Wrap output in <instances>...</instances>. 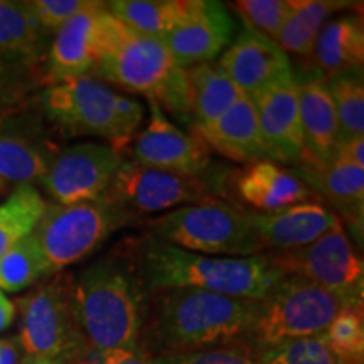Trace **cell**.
<instances>
[{"instance_id": "cell-1", "label": "cell", "mask_w": 364, "mask_h": 364, "mask_svg": "<svg viewBox=\"0 0 364 364\" xmlns=\"http://www.w3.org/2000/svg\"><path fill=\"white\" fill-rule=\"evenodd\" d=\"M258 311V300L204 290L169 289L150 292L140 346L150 356H162L250 344Z\"/></svg>"}, {"instance_id": "cell-2", "label": "cell", "mask_w": 364, "mask_h": 364, "mask_svg": "<svg viewBox=\"0 0 364 364\" xmlns=\"http://www.w3.org/2000/svg\"><path fill=\"white\" fill-rule=\"evenodd\" d=\"M125 248L149 292L196 289L262 302L285 277L268 253L245 258L209 257L186 252L150 235L127 241Z\"/></svg>"}, {"instance_id": "cell-3", "label": "cell", "mask_w": 364, "mask_h": 364, "mask_svg": "<svg viewBox=\"0 0 364 364\" xmlns=\"http://www.w3.org/2000/svg\"><path fill=\"white\" fill-rule=\"evenodd\" d=\"M149 299L147 285L127 248L91 263L75 280L76 317L90 348H139Z\"/></svg>"}, {"instance_id": "cell-4", "label": "cell", "mask_w": 364, "mask_h": 364, "mask_svg": "<svg viewBox=\"0 0 364 364\" xmlns=\"http://www.w3.org/2000/svg\"><path fill=\"white\" fill-rule=\"evenodd\" d=\"M95 78L145 97L182 122L193 120L188 73L162 39L135 33L107 11Z\"/></svg>"}, {"instance_id": "cell-5", "label": "cell", "mask_w": 364, "mask_h": 364, "mask_svg": "<svg viewBox=\"0 0 364 364\" xmlns=\"http://www.w3.org/2000/svg\"><path fill=\"white\" fill-rule=\"evenodd\" d=\"M150 236L186 252L209 257H255L265 253L248 211L223 201L189 204L149 223Z\"/></svg>"}, {"instance_id": "cell-6", "label": "cell", "mask_w": 364, "mask_h": 364, "mask_svg": "<svg viewBox=\"0 0 364 364\" xmlns=\"http://www.w3.org/2000/svg\"><path fill=\"white\" fill-rule=\"evenodd\" d=\"M135 220L102 194L75 204H48L33 235L48 263L49 275H54L83 260L115 231Z\"/></svg>"}, {"instance_id": "cell-7", "label": "cell", "mask_w": 364, "mask_h": 364, "mask_svg": "<svg viewBox=\"0 0 364 364\" xmlns=\"http://www.w3.org/2000/svg\"><path fill=\"white\" fill-rule=\"evenodd\" d=\"M26 356L78 364L91 351L75 309V279L54 273L17 302Z\"/></svg>"}, {"instance_id": "cell-8", "label": "cell", "mask_w": 364, "mask_h": 364, "mask_svg": "<svg viewBox=\"0 0 364 364\" xmlns=\"http://www.w3.org/2000/svg\"><path fill=\"white\" fill-rule=\"evenodd\" d=\"M346 306L302 277L285 275L275 290L260 302L250 344L258 351L284 343L321 338Z\"/></svg>"}, {"instance_id": "cell-9", "label": "cell", "mask_w": 364, "mask_h": 364, "mask_svg": "<svg viewBox=\"0 0 364 364\" xmlns=\"http://www.w3.org/2000/svg\"><path fill=\"white\" fill-rule=\"evenodd\" d=\"M118 100L120 93L86 75L49 85L43 93V107L49 120L65 134L110 140L112 147L122 152L132 136L120 122Z\"/></svg>"}, {"instance_id": "cell-10", "label": "cell", "mask_w": 364, "mask_h": 364, "mask_svg": "<svg viewBox=\"0 0 364 364\" xmlns=\"http://www.w3.org/2000/svg\"><path fill=\"white\" fill-rule=\"evenodd\" d=\"M268 255L285 275L302 277L322 287L346 307H363L364 265L343 225L306 247Z\"/></svg>"}, {"instance_id": "cell-11", "label": "cell", "mask_w": 364, "mask_h": 364, "mask_svg": "<svg viewBox=\"0 0 364 364\" xmlns=\"http://www.w3.org/2000/svg\"><path fill=\"white\" fill-rule=\"evenodd\" d=\"M105 194L132 216L216 201L203 177H189L125 161Z\"/></svg>"}, {"instance_id": "cell-12", "label": "cell", "mask_w": 364, "mask_h": 364, "mask_svg": "<svg viewBox=\"0 0 364 364\" xmlns=\"http://www.w3.org/2000/svg\"><path fill=\"white\" fill-rule=\"evenodd\" d=\"M124 162V154L108 144H76L53 159L39 182L56 204L90 201L105 194Z\"/></svg>"}, {"instance_id": "cell-13", "label": "cell", "mask_w": 364, "mask_h": 364, "mask_svg": "<svg viewBox=\"0 0 364 364\" xmlns=\"http://www.w3.org/2000/svg\"><path fill=\"white\" fill-rule=\"evenodd\" d=\"M236 33L235 19L225 4L216 0H186L179 21L164 38L176 63L184 70L226 51Z\"/></svg>"}, {"instance_id": "cell-14", "label": "cell", "mask_w": 364, "mask_h": 364, "mask_svg": "<svg viewBox=\"0 0 364 364\" xmlns=\"http://www.w3.org/2000/svg\"><path fill=\"white\" fill-rule=\"evenodd\" d=\"M150 118L135 139L134 162L174 174L203 177L211 159L209 149L194 134L181 130L161 107L149 102Z\"/></svg>"}, {"instance_id": "cell-15", "label": "cell", "mask_w": 364, "mask_h": 364, "mask_svg": "<svg viewBox=\"0 0 364 364\" xmlns=\"http://www.w3.org/2000/svg\"><path fill=\"white\" fill-rule=\"evenodd\" d=\"M267 159L297 166L302 157L304 139L300 125L299 88L294 73H287L253 95Z\"/></svg>"}, {"instance_id": "cell-16", "label": "cell", "mask_w": 364, "mask_h": 364, "mask_svg": "<svg viewBox=\"0 0 364 364\" xmlns=\"http://www.w3.org/2000/svg\"><path fill=\"white\" fill-rule=\"evenodd\" d=\"M105 16V2L91 0L83 11L59 27L49 49V85L86 76L93 71L98 61Z\"/></svg>"}, {"instance_id": "cell-17", "label": "cell", "mask_w": 364, "mask_h": 364, "mask_svg": "<svg viewBox=\"0 0 364 364\" xmlns=\"http://www.w3.org/2000/svg\"><path fill=\"white\" fill-rule=\"evenodd\" d=\"M218 65L250 98L292 71L289 54L282 51L275 41L247 27L228 46Z\"/></svg>"}, {"instance_id": "cell-18", "label": "cell", "mask_w": 364, "mask_h": 364, "mask_svg": "<svg viewBox=\"0 0 364 364\" xmlns=\"http://www.w3.org/2000/svg\"><path fill=\"white\" fill-rule=\"evenodd\" d=\"M299 88L300 125L304 149L297 166L321 167L329 164L338 150V118L322 75H294Z\"/></svg>"}, {"instance_id": "cell-19", "label": "cell", "mask_w": 364, "mask_h": 364, "mask_svg": "<svg viewBox=\"0 0 364 364\" xmlns=\"http://www.w3.org/2000/svg\"><path fill=\"white\" fill-rule=\"evenodd\" d=\"M248 220L263 247L270 250L268 253L306 247L327 231L343 225L331 209L314 201L297 204L270 215L248 211Z\"/></svg>"}, {"instance_id": "cell-20", "label": "cell", "mask_w": 364, "mask_h": 364, "mask_svg": "<svg viewBox=\"0 0 364 364\" xmlns=\"http://www.w3.org/2000/svg\"><path fill=\"white\" fill-rule=\"evenodd\" d=\"M235 189L238 198L252 213L284 211L302 203H312L316 194L294 172L282 169L270 161L250 164L235 176Z\"/></svg>"}, {"instance_id": "cell-21", "label": "cell", "mask_w": 364, "mask_h": 364, "mask_svg": "<svg viewBox=\"0 0 364 364\" xmlns=\"http://www.w3.org/2000/svg\"><path fill=\"white\" fill-rule=\"evenodd\" d=\"M297 176L314 194L331 204V211L346 223L354 235H363L364 169L332 159L321 167L297 166Z\"/></svg>"}, {"instance_id": "cell-22", "label": "cell", "mask_w": 364, "mask_h": 364, "mask_svg": "<svg viewBox=\"0 0 364 364\" xmlns=\"http://www.w3.org/2000/svg\"><path fill=\"white\" fill-rule=\"evenodd\" d=\"M194 135L220 156L240 164L267 161L257 110L252 98L243 95L226 113L209 125L196 127Z\"/></svg>"}, {"instance_id": "cell-23", "label": "cell", "mask_w": 364, "mask_h": 364, "mask_svg": "<svg viewBox=\"0 0 364 364\" xmlns=\"http://www.w3.org/2000/svg\"><path fill=\"white\" fill-rule=\"evenodd\" d=\"M311 58L326 80L363 70L364 26L361 16L346 14L326 22L317 36Z\"/></svg>"}, {"instance_id": "cell-24", "label": "cell", "mask_w": 364, "mask_h": 364, "mask_svg": "<svg viewBox=\"0 0 364 364\" xmlns=\"http://www.w3.org/2000/svg\"><path fill=\"white\" fill-rule=\"evenodd\" d=\"M193 107V125L204 127L220 118L243 97L218 63H203L186 70Z\"/></svg>"}, {"instance_id": "cell-25", "label": "cell", "mask_w": 364, "mask_h": 364, "mask_svg": "<svg viewBox=\"0 0 364 364\" xmlns=\"http://www.w3.org/2000/svg\"><path fill=\"white\" fill-rule=\"evenodd\" d=\"M356 4L344 0H290L289 16L275 43L285 54L311 58L314 44L332 14Z\"/></svg>"}, {"instance_id": "cell-26", "label": "cell", "mask_w": 364, "mask_h": 364, "mask_svg": "<svg viewBox=\"0 0 364 364\" xmlns=\"http://www.w3.org/2000/svg\"><path fill=\"white\" fill-rule=\"evenodd\" d=\"M186 0H113L107 11L135 33L164 39L184 11Z\"/></svg>"}, {"instance_id": "cell-27", "label": "cell", "mask_w": 364, "mask_h": 364, "mask_svg": "<svg viewBox=\"0 0 364 364\" xmlns=\"http://www.w3.org/2000/svg\"><path fill=\"white\" fill-rule=\"evenodd\" d=\"M48 203L33 184H19L0 204V257L34 231Z\"/></svg>"}, {"instance_id": "cell-28", "label": "cell", "mask_w": 364, "mask_h": 364, "mask_svg": "<svg viewBox=\"0 0 364 364\" xmlns=\"http://www.w3.org/2000/svg\"><path fill=\"white\" fill-rule=\"evenodd\" d=\"M41 29L26 2L0 0V58H34L41 46Z\"/></svg>"}, {"instance_id": "cell-29", "label": "cell", "mask_w": 364, "mask_h": 364, "mask_svg": "<svg viewBox=\"0 0 364 364\" xmlns=\"http://www.w3.org/2000/svg\"><path fill=\"white\" fill-rule=\"evenodd\" d=\"M327 88L338 118V145L356 136H364L363 70L327 78Z\"/></svg>"}, {"instance_id": "cell-30", "label": "cell", "mask_w": 364, "mask_h": 364, "mask_svg": "<svg viewBox=\"0 0 364 364\" xmlns=\"http://www.w3.org/2000/svg\"><path fill=\"white\" fill-rule=\"evenodd\" d=\"M49 275L38 240L31 233L0 257V290L19 292Z\"/></svg>"}, {"instance_id": "cell-31", "label": "cell", "mask_w": 364, "mask_h": 364, "mask_svg": "<svg viewBox=\"0 0 364 364\" xmlns=\"http://www.w3.org/2000/svg\"><path fill=\"white\" fill-rule=\"evenodd\" d=\"M51 161L24 136L0 132V177L6 182L31 184L41 181Z\"/></svg>"}, {"instance_id": "cell-32", "label": "cell", "mask_w": 364, "mask_h": 364, "mask_svg": "<svg viewBox=\"0 0 364 364\" xmlns=\"http://www.w3.org/2000/svg\"><path fill=\"white\" fill-rule=\"evenodd\" d=\"M326 348L339 364L364 363V317L363 307L341 309L324 334Z\"/></svg>"}, {"instance_id": "cell-33", "label": "cell", "mask_w": 364, "mask_h": 364, "mask_svg": "<svg viewBox=\"0 0 364 364\" xmlns=\"http://www.w3.org/2000/svg\"><path fill=\"white\" fill-rule=\"evenodd\" d=\"M230 6L247 29L277 41L289 16L290 0H236Z\"/></svg>"}, {"instance_id": "cell-34", "label": "cell", "mask_w": 364, "mask_h": 364, "mask_svg": "<svg viewBox=\"0 0 364 364\" xmlns=\"http://www.w3.org/2000/svg\"><path fill=\"white\" fill-rule=\"evenodd\" d=\"M258 364H339L321 338L284 343L258 351Z\"/></svg>"}, {"instance_id": "cell-35", "label": "cell", "mask_w": 364, "mask_h": 364, "mask_svg": "<svg viewBox=\"0 0 364 364\" xmlns=\"http://www.w3.org/2000/svg\"><path fill=\"white\" fill-rule=\"evenodd\" d=\"M152 364H258V349L252 344H233L204 351L152 356Z\"/></svg>"}, {"instance_id": "cell-36", "label": "cell", "mask_w": 364, "mask_h": 364, "mask_svg": "<svg viewBox=\"0 0 364 364\" xmlns=\"http://www.w3.org/2000/svg\"><path fill=\"white\" fill-rule=\"evenodd\" d=\"M91 0H31L26 2L43 31H58L73 16L88 6Z\"/></svg>"}, {"instance_id": "cell-37", "label": "cell", "mask_w": 364, "mask_h": 364, "mask_svg": "<svg viewBox=\"0 0 364 364\" xmlns=\"http://www.w3.org/2000/svg\"><path fill=\"white\" fill-rule=\"evenodd\" d=\"M78 364H152V356L142 346L134 349H110V351H91Z\"/></svg>"}, {"instance_id": "cell-38", "label": "cell", "mask_w": 364, "mask_h": 364, "mask_svg": "<svg viewBox=\"0 0 364 364\" xmlns=\"http://www.w3.org/2000/svg\"><path fill=\"white\" fill-rule=\"evenodd\" d=\"M334 159L364 169V136L346 140L338 145Z\"/></svg>"}, {"instance_id": "cell-39", "label": "cell", "mask_w": 364, "mask_h": 364, "mask_svg": "<svg viewBox=\"0 0 364 364\" xmlns=\"http://www.w3.org/2000/svg\"><path fill=\"white\" fill-rule=\"evenodd\" d=\"M16 88V73L12 66L0 58V105L7 102Z\"/></svg>"}, {"instance_id": "cell-40", "label": "cell", "mask_w": 364, "mask_h": 364, "mask_svg": "<svg viewBox=\"0 0 364 364\" xmlns=\"http://www.w3.org/2000/svg\"><path fill=\"white\" fill-rule=\"evenodd\" d=\"M16 318V304L0 290V332L11 327Z\"/></svg>"}, {"instance_id": "cell-41", "label": "cell", "mask_w": 364, "mask_h": 364, "mask_svg": "<svg viewBox=\"0 0 364 364\" xmlns=\"http://www.w3.org/2000/svg\"><path fill=\"white\" fill-rule=\"evenodd\" d=\"M19 344L12 339H0V364H19Z\"/></svg>"}, {"instance_id": "cell-42", "label": "cell", "mask_w": 364, "mask_h": 364, "mask_svg": "<svg viewBox=\"0 0 364 364\" xmlns=\"http://www.w3.org/2000/svg\"><path fill=\"white\" fill-rule=\"evenodd\" d=\"M19 364H70L65 361H58V359H49V358H38V356H26L21 359Z\"/></svg>"}, {"instance_id": "cell-43", "label": "cell", "mask_w": 364, "mask_h": 364, "mask_svg": "<svg viewBox=\"0 0 364 364\" xmlns=\"http://www.w3.org/2000/svg\"><path fill=\"white\" fill-rule=\"evenodd\" d=\"M7 189V182L2 179V177H0V193H4V191Z\"/></svg>"}]
</instances>
